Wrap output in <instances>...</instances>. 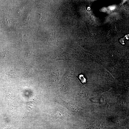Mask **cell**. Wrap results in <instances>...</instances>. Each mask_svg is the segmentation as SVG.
<instances>
[{
  "label": "cell",
  "instance_id": "6da1fadb",
  "mask_svg": "<svg viewBox=\"0 0 129 129\" xmlns=\"http://www.w3.org/2000/svg\"><path fill=\"white\" fill-rule=\"evenodd\" d=\"M57 100L63 106L72 112H78L80 109V108L74 103L65 101L60 98L58 99Z\"/></svg>",
  "mask_w": 129,
  "mask_h": 129
},
{
  "label": "cell",
  "instance_id": "7a4b0ae2",
  "mask_svg": "<svg viewBox=\"0 0 129 129\" xmlns=\"http://www.w3.org/2000/svg\"><path fill=\"white\" fill-rule=\"evenodd\" d=\"M52 115V117L54 120H63L64 118L65 115L64 113L61 111H57L54 112Z\"/></svg>",
  "mask_w": 129,
  "mask_h": 129
},
{
  "label": "cell",
  "instance_id": "3957f363",
  "mask_svg": "<svg viewBox=\"0 0 129 129\" xmlns=\"http://www.w3.org/2000/svg\"><path fill=\"white\" fill-rule=\"evenodd\" d=\"M79 78L81 80V82L83 84H86V80L82 75H81L79 76Z\"/></svg>",
  "mask_w": 129,
  "mask_h": 129
},
{
  "label": "cell",
  "instance_id": "277c9868",
  "mask_svg": "<svg viewBox=\"0 0 129 129\" xmlns=\"http://www.w3.org/2000/svg\"><path fill=\"white\" fill-rule=\"evenodd\" d=\"M5 20L6 22H7L8 25H9L11 24V22L9 20V19H7V18H5Z\"/></svg>",
  "mask_w": 129,
  "mask_h": 129
},
{
  "label": "cell",
  "instance_id": "5b68a950",
  "mask_svg": "<svg viewBox=\"0 0 129 129\" xmlns=\"http://www.w3.org/2000/svg\"><path fill=\"white\" fill-rule=\"evenodd\" d=\"M29 16H27V19H26V20L27 21H28L30 19L29 18Z\"/></svg>",
  "mask_w": 129,
  "mask_h": 129
},
{
  "label": "cell",
  "instance_id": "8992f818",
  "mask_svg": "<svg viewBox=\"0 0 129 129\" xmlns=\"http://www.w3.org/2000/svg\"><path fill=\"white\" fill-rule=\"evenodd\" d=\"M39 15H40V18L39 20H40L41 19L42 20H43L42 18L41 17V15H42V14H39Z\"/></svg>",
  "mask_w": 129,
  "mask_h": 129
}]
</instances>
